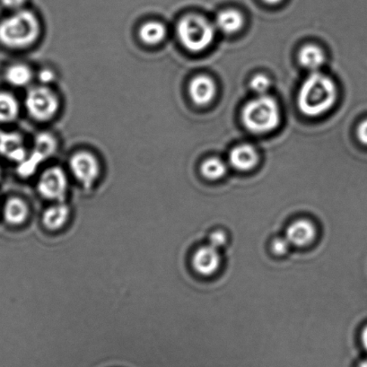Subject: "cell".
Listing matches in <instances>:
<instances>
[{"label": "cell", "instance_id": "9c48e42d", "mask_svg": "<svg viewBox=\"0 0 367 367\" xmlns=\"http://www.w3.org/2000/svg\"><path fill=\"white\" fill-rule=\"evenodd\" d=\"M216 84L206 75L195 77L189 85V93L192 100L200 107L210 104L216 95Z\"/></svg>", "mask_w": 367, "mask_h": 367}, {"label": "cell", "instance_id": "d6986e66", "mask_svg": "<svg viewBox=\"0 0 367 367\" xmlns=\"http://www.w3.org/2000/svg\"><path fill=\"white\" fill-rule=\"evenodd\" d=\"M5 219L12 225H20L28 217L27 205L20 198H10L6 204L4 210Z\"/></svg>", "mask_w": 367, "mask_h": 367}, {"label": "cell", "instance_id": "cb8c5ba5", "mask_svg": "<svg viewBox=\"0 0 367 367\" xmlns=\"http://www.w3.org/2000/svg\"><path fill=\"white\" fill-rule=\"evenodd\" d=\"M226 242V235L223 231H214L210 236V245L217 249L223 247Z\"/></svg>", "mask_w": 367, "mask_h": 367}, {"label": "cell", "instance_id": "2e32d148", "mask_svg": "<svg viewBox=\"0 0 367 367\" xmlns=\"http://www.w3.org/2000/svg\"><path fill=\"white\" fill-rule=\"evenodd\" d=\"M298 60L302 66L312 72H315L325 64V55L318 46L307 45L301 49L298 54Z\"/></svg>", "mask_w": 367, "mask_h": 367}, {"label": "cell", "instance_id": "4dcf8cb0", "mask_svg": "<svg viewBox=\"0 0 367 367\" xmlns=\"http://www.w3.org/2000/svg\"><path fill=\"white\" fill-rule=\"evenodd\" d=\"M0 173H1V172H0Z\"/></svg>", "mask_w": 367, "mask_h": 367}, {"label": "cell", "instance_id": "44dd1931", "mask_svg": "<svg viewBox=\"0 0 367 367\" xmlns=\"http://www.w3.org/2000/svg\"><path fill=\"white\" fill-rule=\"evenodd\" d=\"M201 170L205 178L214 180L226 175L227 166L219 158L211 157L202 163Z\"/></svg>", "mask_w": 367, "mask_h": 367}, {"label": "cell", "instance_id": "d4e9b609", "mask_svg": "<svg viewBox=\"0 0 367 367\" xmlns=\"http://www.w3.org/2000/svg\"><path fill=\"white\" fill-rule=\"evenodd\" d=\"M39 80L42 83V86H48L55 80V75L54 71L51 70H43L39 74Z\"/></svg>", "mask_w": 367, "mask_h": 367}, {"label": "cell", "instance_id": "52a82bcc", "mask_svg": "<svg viewBox=\"0 0 367 367\" xmlns=\"http://www.w3.org/2000/svg\"><path fill=\"white\" fill-rule=\"evenodd\" d=\"M70 166L75 178L90 189L100 176V164L94 155L87 151H80L70 158Z\"/></svg>", "mask_w": 367, "mask_h": 367}, {"label": "cell", "instance_id": "f1b7e54d", "mask_svg": "<svg viewBox=\"0 0 367 367\" xmlns=\"http://www.w3.org/2000/svg\"><path fill=\"white\" fill-rule=\"evenodd\" d=\"M264 2H266L267 4L270 5H276L279 3H281L282 0H263Z\"/></svg>", "mask_w": 367, "mask_h": 367}, {"label": "cell", "instance_id": "603a6c76", "mask_svg": "<svg viewBox=\"0 0 367 367\" xmlns=\"http://www.w3.org/2000/svg\"><path fill=\"white\" fill-rule=\"evenodd\" d=\"M291 247V244L288 240L287 237H279L273 241L272 250L274 253L278 255H284L288 253L289 249Z\"/></svg>", "mask_w": 367, "mask_h": 367}, {"label": "cell", "instance_id": "e0dca14e", "mask_svg": "<svg viewBox=\"0 0 367 367\" xmlns=\"http://www.w3.org/2000/svg\"><path fill=\"white\" fill-rule=\"evenodd\" d=\"M244 17L235 9H226L217 17L216 26L222 32L231 34L238 32L244 26Z\"/></svg>", "mask_w": 367, "mask_h": 367}, {"label": "cell", "instance_id": "6da1fadb", "mask_svg": "<svg viewBox=\"0 0 367 367\" xmlns=\"http://www.w3.org/2000/svg\"><path fill=\"white\" fill-rule=\"evenodd\" d=\"M337 97L338 89L334 81L315 71L302 85L298 93L297 105L302 114L317 117L331 110Z\"/></svg>", "mask_w": 367, "mask_h": 367}, {"label": "cell", "instance_id": "4fadbf2b", "mask_svg": "<svg viewBox=\"0 0 367 367\" xmlns=\"http://www.w3.org/2000/svg\"><path fill=\"white\" fill-rule=\"evenodd\" d=\"M229 160L235 169L245 172L256 166L259 162V155L253 146L244 144L233 149L229 155Z\"/></svg>", "mask_w": 367, "mask_h": 367}, {"label": "cell", "instance_id": "30bf717a", "mask_svg": "<svg viewBox=\"0 0 367 367\" xmlns=\"http://www.w3.org/2000/svg\"><path fill=\"white\" fill-rule=\"evenodd\" d=\"M220 263L219 250L211 245L198 249L192 260L196 272L203 276L213 275L219 269Z\"/></svg>", "mask_w": 367, "mask_h": 367}, {"label": "cell", "instance_id": "83f0119b", "mask_svg": "<svg viewBox=\"0 0 367 367\" xmlns=\"http://www.w3.org/2000/svg\"><path fill=\"white\" fill-rule=\"evenodd\" d=\"M361 341H362L363 346L367 351V326L363 329L362 334H361Z\"/></svg>", "mask_w": 367, "mask_h": 367}, {"label": "cell", "instance_id": "7402d4cb", "mask_svg": "<svg viewBox=\"0 0 367 367\" xmlns=\"http://www.w3.org/2000/svg\"><path fill=\"white\" fill-rule=\"evenodd\" d=\"M270 87V80L269 77L263 74H258L253 77L251 81V88L258 95H266Z\"/></svg>", "mask_w": 367, "mask_h": 367}, {"label": "cell", "instance_id": "8992f818", "mask_svg": "<svg viewBox=\"0 0 367 367\" xmlns=\"http://www.w3.org/2000/svg\"><path fill=\"white\" fill-rule=\"evenodd\" d=\"M57 141L49 133H40L34 139L32 150L28 152L27 157L19 166V173L28 176L32 174L42 162L51 157L57 150Z\"/></svg>", "mask_w": 367, "mask_h": 367}, {"label": "cell", "instance_id": "ffe728a7", "mask_svg": "<svg viewBox=\"0 0 367 367\" xmlns=\"http://www.w3.org/2000/svg\"><path fill=\"white\" fill-rule=\"evenodd\" d=\"M19 104L9 93H0V123H11L19 114Z\"/></svg>", "mask_w": 367, "mask_h": 367}, {"label": "cell", "instance_id": "ac0fdd59", "mask_svg": "<svg viewBox=\"0 0 367 367\" xmlns=\"http://www.w3.org/2000/svg\"><path fill=\"white\" fill-rule=\"evenodd\" d=\"M33 71L26 65L14 64L8 68L6 79L10 85L24 87L30 85L33 80Z\"/></svg>", "mask_w": 367, "mask_h": 367}, {"label": "cell", "instance_id": "4316f807", "mask_svg": "<svg viewBox=\"0 0 367 367\" xmlns=\"http://www.w3.org/2000/svg\"><path fill=\"white\" fill-rule=\"evenodd\" d=\"M6 7L13 9H18L26 4V0H1Z\"/></svg>", "mask_w": 367, "mask_h": 367}, {"label": "cell", "instance_id": "5b68a950", "mask_svg": "<svg viewBox=\"0 0 367 367\" xmlns=\"http://www.w3.org/2000/svg\"><path fill=\"white\" fill-rule=\"evenodd\" d=\"M26 107L33 119L45 123L52 120L58 114L60 101L48 86H36L27 93Z\"/></svg>", "mask_w": 367, "mask_h": 367}, {"label": "cell", "instance_id": "484cf974", "mask_svg": "<svg viewBox=\"0 0 367 367\" xmlns=\"http://www.w3.org/2000/svg\"><path fill=\"white\" fill-rule=\"evenodd\" d=\"M357 136L364 145H367V119L360 124L357 130Z\"/></svg>", "mask_w": 367, "mask_h": 367}, {"label": "cell", "instance_id": "f546056e", "mask_svg": "<svg viewBox=\"0 0 367 367\" xmlns=\"http://www.w3.org/2000/svg\"><path fill=\"white\" fill-rule=\"evenodd\" d=\"M359 367H367V359L360 364Z\"/></svg>", "mask_w": 367, "mask_h": 367}, {"label": "cell", "instance_id": "8fae6325", "mask_svg": "<svg viewBox=\"0 0 367 367\" xmlns=\"http://www.w3.org/2000/svg\"><path fill=\"white\" fill-rule=\"evenodd\" d=\"M0 154L19 164L26 159L28 151L22 136L17 133H0Z\"/></svg>", "mask_w": 367, "mask_h": 367}, {"label": "cell", "instance_id": "7a4b0ae2", "mask_svg": "<svg viewBox=\"0 0 367 367\" xmlns=\"http://www.w3.org/2000/svg\"><path fill=\"white\" fill-rule=\"evenodd\" d=\"M40 24L33 12L19 10L0 23V42L12 49H24L39 39Z\"/></svg>", "mask_w": 367, "mask_h": 367}, {"label": "cell", "instance_id": "5bb4252c", "mask_svg": "<svg viewBox=\"0 0 367 367\" xmlns=\"http://www.w3.org/2000/svg\"><path fill=\"white\" fill-rule=\"evenodd\" d=\"M167 29L159 21H148L139 28V36L145 45L155 46L166 40Z\"/></svg>", "mask_w": 367, "mask_h": 367}, {"label": "cell", "instance_id": "277c9868", "mask_svg": "<svg viewBox=\"0 0 367 367\" xmlns=\"http://www.w3.org/2000/svg\"><path fill=\"white\" fill-rule=\"evenodd\" d=\"M176 33L183 47L192 52H203L214 39V26L198 15L183 17L177 24Z\"/></svg>", "mask_w": 367, "mask_h": 367}, {"label": "cell", "instance_id": "7c38bea8", "mask_svg": "<svg viewBox=\"0 0 367 367\" xmlns=\"http://www.w3.org/2000/svg\"><path fill=\"white\" fill-rule=\"evenodd\" d=\"M315 236V226L306 219H300L292 223L288 226L286 235L291 245L297 247H304L312 244Z\"/></svg>", "mask_w": 367, "mask_h": 367}, {"label": "cell", "instance_id": "9a60e30c", "mask_svg": "<svg viewBox=\"0 0 367 367\" xmlns=\"http://www.w3.org/2000/svg\"><path fill=\"white\" fill-rule=\"evenodd\" d=\"M68 217H70V208L63 202H58V204L49 208L45 211L43 214L42 222L46 228L55 231L65 226Z\"/></svg>", "mask_w": 367, "mask_h": 367}, {"label": "cell", "instance_id": "ba28073f", "mask_svg": "<svg viewBox=\"0 0 367 367\" xmlns=\"http://www.w3.org/2000/svg\"><path fill=\"white\" fill-rule=\"evenodd\" d=\"M67 189V175L61 167L48 168L40 177L38 191L48 200L63 202Z\"/></svg>", "mask_w": 367, "mask_h": 367}, {"label": "cell", "instance_id": "3957f363", "mask_svg": "<svg viewBox=\"0 0 367 367\" xmlns=\"http://www.w3.org/2000/svg\"><path fill=\"white\" fill-rule=\"evenodd\" d=\"M242 118L250 132L266 133L275 130L281 123V110L275 99L263 95L245 105Z\"/></svg>", "mask_w": 367, "mask_h": 367}]
</instances>
